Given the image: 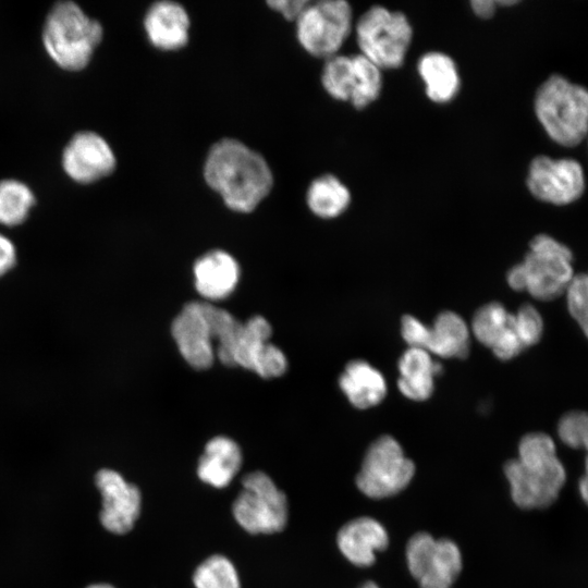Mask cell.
<instances>
[{
    "instance_id": "obj_3",
    "label": "cell",
    "mask_w": 588,
    "mask_h": 588,
    "mask_svg": "<svg viewBox=\"0 0 588 588\" xmlns=\"http://www.w3.org/2000/svg\"><path fill=\"white\" fill-rule=\"evenodd\" d=\"M102 37V25L86 15L73 1L56 2L42 27V42L47 53L68 71L86 68Z\"/></svg>"
},
{
    "instance_id": "obj_38",
    "label": "cell",
    "mask_w": 588,
    "mask_h": 588,
    "mask_svg": "<svg viewBox=\"0 0 588 588\" xmlns=\"http://www.w3.org/2000/svg\"><path fill=\"white\" fill-rule=\"evenodd\" d=\"M509 285L515 291H524L525 279L520 264L510 269L506 274Z\"/></svg>"
},
{
    "instance_id": "obj_26",
    "label": "cell",
    "mask_w": 588,
    "mask_h": 588,
    "mask_svg": "<svg viewBox=\"0 0 588 588\" xmlns=\"http://www.w3.org/2000/svg\"><path fill=\"white\" fill-rule=\"evenodd\" d=\"M321 83L332 98L350 101L356 84L354 57L335 54L327 59L321 73Z\"/></svg>"
},
{
    "instance_id": "obj_11",
    "label": "cell",
    "mask_w": 588,
    "mask_h": 588,
    "mask_svg": "<svg viewBox=\"0 0 588 588\" xmlns=\"http://www.w3.org/2000/svg\"><path fill=\"white\" fill-rule=\"evenodd\" d=\"M526 185L538 200L565 206L583 196L586 179L583 167L577 160L553 159L540 155L535 157L528 167Z\"/></svg>"
},
{
    "instance_id": "obj_29",
    "label": "cell",
    "mask_w": 588,
    "mask_h": 588,
    "mask_svg": "<svg viewBox=\"0 0 588 588\" xmlns=\"http://www.w3.org/2000/svg\"><path fill=\"white\" fill-rule=\"evenodd\" d=\"M353 57L356 70V84L350 102L356 109H364L380 95L382 88V70L360 53Z\"/></svg>"
},
{
    "instance_id": "obj_37",
    "label": "cell",
    "mask_w": 588,
    "mask_h": 588,
    "mask_svg": "<svg viewBox=\"0 0 588 588\" xmlns=\"http://www.w3.org/2000/svg\"><path fill=\"white\" fill-rule=\"evenodd\" d=\"M470 5L474 13L481 19H490L497 9V2L491 0H474Z\"/></svg>"
},
{
    "instance_id": "obj_9",
    "label": "cell",
    "mask_w": 588,
    "mask_h": 588,
    "mask_svg": "<svg viewBox=\"0 0 588 588\" xmlns=\"http://www.w3.org/2000/svg\"><path fill=\"white\" fill-rule=\"evenodd\" d=\"M414 474L415 465L400 443L391 436H382L368 448L356 485L365 495L383 499L405 489Z\"/></svg>"
},
{
    "instance_id": "obj_1",
    "label": "cell",
    "mask_w": 588,
    "mask_h": 588,
    "mask_svg": "<svg viewBox=\"0 0 588 588\" xmlns=\"http://www.w3.org/2000/svg\"><path fill=\"white\" fill-rule=\"evenodd\" d=\"M203 175L223 204L240 213L254 211L273 186V173L267 160L243 142L230 137L209 148Z\"/></svg>"
},
{
    "instance_id": "obj_32",
    "label": "cell",
    "mask_w": 588,
    "mask_h": 588,
    "mask_svg": "<svg viewBox=\"0 0 588 588\" xmlns=\"http://www.w3.org/2000/svg\"><path fill=\"white\" fill-rule=\"evenodd\" d=\"M514 324L525 348L540 341L543 332V320L532 305L524 304L518 308L514 314Z\"/></svg>"
},
{
    "instance_id": "obj_24",
    "label": "cell",
    "mask_w": 588,
    "mask_h": 588,
    "mask_svg": "<svg viewBox=\"0 0 588 588\" xmlns=\"http://www.w3.org/2000/svg\"><path fill=\"white\" fill-rule=\"evenodd\" d=\"M271 334L270 322L260 315L243 322L231 352L230 367L240 366L252 370L257 355L270 342Z\"/></svg>"
},
{
    "instance_id": "obj_35",
    "label": "cell",
    "mask_w": 588,
    "mask_h": 588,
    "mask_svg": "<svg viewBox=\"0 0 588 588\" xmlns=\"http://www.w3.org/2000/svg\"><path fill=\"white\" fill-rule=\"evenodd\" d=\"M308 0H273L268 1V7L281 14L285 20L295 22L305 10Z\"/></svg>"
},
{
    "instance_id": "obj_15",
    "label": "cell",
    "mask_w": 588,
    "mask_h": 588,
    "mask_svg": "<svg viewBox=\"0 0 588 588\" xmlns=\"http://www.w3.org/2000/svg\"><path fill=\"white\" fill-rule=\"evenodd\" d=\"M143 27L152 47L166 52L177 51L189 40L191 19L181 3L160 0L147 8Z\"/></svg>"
},
{
    "instance_id": "obj_39",
    "label": "cell",
    "mask_w": 588,
    "mask_h": 588,
    "mask_svg": "<svg viewBox=\"0 0 588 588\" xmlns=\"http://www.w3.org/2000/svg\"><path fill=\"white\" fill-rule=\"evenodd\" d=\"M579 492L588 505V457L585 458V475L579 480Z\"/></svg>"
},
{
    "instance_id": "obj_40",
    "label": "cell",
    "mask_w": 588,
    "mask_h": 588,
    "mask_svg": "<svg viewBox=\"0 0 588 588\" xmlns=\"http://www.w3.org/2000/svg\"><path fill=\"white\" fill-rule=\"evenodd\" d=\"M87 588H114V587L109 584H94V585L88 586Z\"/></svg>"
},
{
    "instance_id": "obj_28",
    "label": "cell",
    "mask_w": 588,
    "mask_h": 588,
    "mask_svg": "<svg viewBox=\"0 0 588 588\" xmlns=\"http://www.w3.org/2000/svg\"><path fill=\"white\" fill-rule=\"evenodd\" d=\"M193 581L196 588H241L233 563L223 555H212L195 571Z\"/></svg>"
},
{
    "instance_id": "obj_30",
    "label": "cell",
    "mask_w": 588,
    "mask_h": 588,
    "mask_svg": "<svg viewBox=\"0 0 588 588\" xmlns=\"http://www.w3.org/2000/svg\"><path fill=\"white\" fill-rule=\"evenodd\" d=\"M558 433L561 441L574 449H583L588 457V412L569 411L559 420Z\"/></svg>"
},
{
    "instance_id": "obj_7",
    "label": "cell",
    "mask_w": 588,
    "mask_h": 588,
    "mask_svg": "<svg viewBox=\"0 0 588 588\" xmlns=\"http://www.w3.org/2000/svg\"><path fill=\"white\" fill-rule=\"evenodd\" d=\"M236 522L250 534L281 531L289 516L286 495L264 471L247 474L233 503Z\"/></svg>"
},
{
    "instance_id": "obj_19",
    "label": "cell",
    "mask_w": 588,
    "mask_h": 588,
    "mask_svg": "<svg viewBox=\"0 0 588 588\" xmlns=\"http://www.w3.org/2000/svg\"><path fill=\"white\" fill-rule=\"evenodd\" d=\"M339 385L350 403L359 409L379 404L387 393L382 373L362 359L352 360L346 365L340 376Z\"/></svg>"
},
{
    "instance_id": "obj_23",
    "label": "cell",
    "mask_w": 588,
    "mask_h": 588,
    "mask_svg": "<svg viewBox=\"0 0 588 588\" xmlns=\"http://www.w3.org/2000/svg\"><path fill=\"white\" fill-rule=\"evenodd\" d=\"M350 203L348 188L332 174L316 177L306 192V204L309 210L322 219L339 217L346 210Z\"/></svg>"
},
{
    "instance_id": "obj_10",
    "label": "cell",
    "mask_w": 588,
    "mask_h": 588,
    "mask_svg": "<svg viewBox=\"0 0 588 588\" xmlns=\"http://www.w3.org/2000/svg\"><path fill=\"white\" fill-rule=\"evenodd\" d=\"M407 566L420 588H452L463 561L458 547L449 539L417 532L406 546Z\"/></svg>"
},
{
    "instance_id": "obj_36",
    "label": "cell",
    "mask_w": 588,
    "mask_h": 588,
    "mask_svg": "<svg viewBox=\"0 0 588 588\" xmlns=\"http://www.w3.org/2000/svg\"><path fill=\"white\" fill-rule=\"evenodd\" d=\"M16 262V249L7 236L0 233V277L11 270Z\"/></svg>"
},
{
    "instance_id": "obj_31",
    "label": "cell",
    "mask_w": 588,
    "mask_h": 588,
    "mask_svg": "<svg viewBox=\"0 0 588 588\" xmlns=\"http://www.w3.org/2000/svg\"><path fill=\"white\" fill-rule=\"evenodd\" d=\"M565 296L569 315L588 339V272L574 275Z\"/></svg>"
},
{
    "instance_id": "obj_27",
    "label": "cell",
    "mask_w": 588,
    "mask_h": 588,
    "mask_svg": "<svg viewBox=\"0 0 588 588\" xmlns=\"http://www.w3.org/2000/svg\"><path fill=\"white\" fill-rule=\"evenodd\" d=\"M513 313L500 303L492 302L480 307L471 322L475 338L485 346L492 347L501 335L510 328Z\"/></svg>"
},
{
    "instance_id": "obj_22",
    "label": "cell",
    "mask_w": 588,
    "mask_h": 588,
    "mask_svg": "<svg viewBox=\"0 0 588 588\" xmlns=\"http://www.w3.org/2000/svg\"><path fill=\"white\" fill-rule=\"evenodd\" d=\"M426 351L439 357H465L469 352V329L453 311L439 314L429 331Z\"/></svg>"
},
{
    "instance_id": "obj_18",
    "label": "cell",
    "mask_w": 588,
    "mask_h": 588,
    "mask_svg": "<svg viewBox=\"0 0 588 588\" xmlns=\"http://www.w3.org/2000/svg\"><path fill=\"white\" fill-rule=\"evenodd\" d=\"M243 461L238 444L225 436H217L205 445L197 474L200 480L216 487L228 486L241 468Z\"/></svg>"
},
{
    "instance_id": "obj_13",
    "label": "cell",
    "mask_w": 588,
    "mask_h": 588,
    "mask_svg": "<svg viewBox=\"0 0 588 588\" xmlns=\"http://www.w3.org/2000/svg\"><path fill=\"white\" fill-rule=\"evenodd\" d=\"M62 167L75 182L89 184L110 175L117 167V159L102 136L83 131L76 133L64 147Z\"/></svg>"
},
{
    "instance_id": "obj_20",
    "label": "cell",
    "mask_w": 588,
    "mask_h": 588,
    "mask_svg": "<svg viewBox=\"0 0 588 588\" xmlns=\"http://www.w3.org/2000/svg\"><path fill=\"white\" fill-rule=\"evenodd\" d=\"M440 370L441 365L432 359L428 351L408 347L399 360L397 387L407 399L425 401L432 394L433 380Z\"/></svg>"
},
{
    "instance_id": "obj_12",
    "label": "cell",
    "mask_w": 588,
    "mask_h": 588,
    "mask_svg": "<svg viewBox=\"0 0 588 588\" xmlns=\"http://www.w3.org/2000/svg\"><path fill=\"white\" fill-rule=\"evenodd\" d=\"M207 302L186 303L171 324V334L184 360L194 369H209L216 359V346Z\"/></svg>"
},
{
    "instance_id": "obj_4",
    "label": "cell",
    "mask_w": 588,
    "mask_h": 588,
    "mask_svg": "<svg viewBox=\"0 0 588 588\" xmlns=\"http://www.w3.org/2000/svg\"><path fill=\"white\" fill-rule=\"evenodd\" d=\"M535 114L556 144L579 145L588 137V89L560 74L549 76L537 89Z\"/></svg>"
},
{
    "instance_id": "obj_14",
    "label": "cell",
    "mask_w": 588,
    "mask_h": 588,
    "mask_svg": "<svg viewBox=\"0 0 588 588\" xmlns=\"http://www.w3.org/2000/svg\"><path fill=\"white\" fill-rule=\"evenodd\" d=\"M96 485L102 498V526L113 534L130 531L140 513L139 489L127 482L118 471L107 468L97 473Z\"/></svg>"
},
{
    "instance_id": "obj_25",
    "label": "cell",
    "mask_w": 588,
    "mask_h": 588,
    "mask_svg": "<svg viewBox=\"0 0 588 588\" xmlns=\"http://www.w3.org/2000/svg\"><path fill=\"white\" fill-rule=\"evenodd\" d=\"M30 188L17 180L0 181V224L15 226L23 223L35 205Z\"/></svg>"
},
{
    "instance_id": "obj_34",
    "label": "cell",
    "mask_w": 588,
    "mask_h": 588,
    "mask_svg": "<svg viewBox=\"0 0 588 588\" xmlns=\"http://www.w3.org/2000/svg\"><path fill=\"white\" fill-rule=\"evenodd\" d=\"M429 331L430 327L411 315H406L402 318L401 333L409 347L426 350Z\"/></svg>"
},
{
    "instance_id": "obj_5",
    "label": "cell",
    "mask_w": 588,
    "mask_h": 588,
    "mask_svg": "<svg viewBox=\"0 0 588 588\" xmlns=\"http://www.w3.org/2000/svg\"><path fill=\"white\" fill-rule=\"evenodd\" d=\"M355 32L360 54L380 70L403 64L413 29L402 12L373 5L360 15Z\"/></svg>"
},
{
    "instance_id": "obj_8",
    "label": "cell",
    "mask_w": 588,
    "mask_h": 588,
    "mask_svg": "<svg viewBox=\"0 0 588 588\" xmlns=\"http://www.w3.org/2000/svg\"><path fill=\"white\" fill-rule=\"evenodd\" d=\"M295 25L303 49L314 57L329 59L338 54L352 32V8L344 0L309 1Z\"/></svg>"
},
{
    "instance_id": "obj_17",
    "label": "cell",
    "mask_w": 588,
    "mask_h": 588,
    "mask_svg": "<svg viewBox=\"0 0 588 588\" xmlns=\"http://www.w3.org/2000/svg\"><path fill=\"white\" fill-rule=\"evenodd\" d=\"M338 546L342 554L356 566H369L376 552L388 547L384 527L371 517H358L346 523L338 532Z\"/></svg>"
},
{
    "instance_id": "obj_16",
    "label": "cell",
    "mask_w": 588,
    "mask_h": 588,
    "mask_svg": "<svg viewBox=\"0 0 588 588\" xmlns=\"http://www.w3.org/2000/svg\"><path fill=\"white\" fill-rule=\"evenodd\" d=\"M194 285L205 302L229 297L240 281L237 260L223 249H212L201 255L193 266Z\"/></svg>"
},
{
    "instance_id": "obj_21",
    "label": "cell",
    "mask_w": 588,
    "mask_h": 588,
    "mask_svg": "<svg viewBox=\"0 0 588 588\" xmlns=\"http://www.w3.org/2000/svg\"><path fill=\"white\" fill-rule=\"evenodd\" d=\"M428 98L436 103H446L457 94L461 81L455 62L442 52H427L418 61Z\"/></svg>"
},
{
    "instance_id": "obj_41",
    "label": "cell",
    "mask_w": 588,
    "mask_h": 588,
    "mask_svg": "<svg viewBox=\"0 0 588 588\" xmlns=\"http://www.w3.org/2000/svg\"><path fill=\"white\" fill-rule=\"evenodd\" d=\"M360 588H379L376 583L367 581L360 586Z\"/></svg>"
},
{
    "instance_id": "obj_6",
    "label": "cell",
    "mask_w": 588,
    "mask_h": 588,
    "mask_svg": "<svg viewBox=\"0 0 588 588\" xmlns=\"http://www.w3.org/2000/svg\"><path fill=\"white\" fill-rule=\"evenodd\" d=\"M525 289L539 301H552L565 294L575 275L572 250L548 234L536 235L520 262Z\"/></svg>"
},
{
    "instance_id": "obj_33",
    "label": "cell",
    "mask_w": 588,
    "mask_h": 588,
    "mask_svg": "<svg viewBox=\"0 0 588 588\" xmlns=\"http://www.w3.org/2000/svg\"><path fill=\"white\" fill-rule=\"evenodd\" d=\"M287 369V358L280 347L268 342L256 357L252 371L264 379L281 377Z\"/></svg>"
},
{
    "instance_id": "obj_2",
    "label": "cell",
    "mask_w": 588,
    "mask_h": 588,
    "mask_svg": "<svg viewBox=\"0 0 588 588\" xmlns=\"http://www.w3.org/2000/svg\"><path fill=\"white\" fill-rule=\"evenodd\" d=\"M504 474L513 501L526 510L550 506L566 479L554 441L543 432H531L522 438L518 456L506 462Z\"/></svg>"
}]
</instances>
